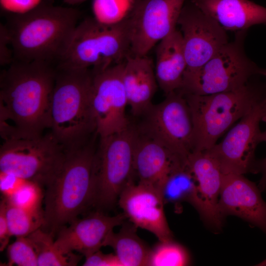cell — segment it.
Returning <instances> with one entry per match:
<instances>
[{
  "mask_svg": "<svg viewBox=\"0 0 266 266\" xmlns=\"http://www.w3.org/2000/svg\"><path fill=\"white\" fill-rule=\"evenodd\" d=\"M53 64L13 60L0 76V124L10 122L1 135L34 137L49 129L52 92L56 75Z\"/></svg>",
  "mask_w": 266,
  "mask_h": 266,
  "instance_id": "6da1fadb",
  "label": "cell"
},
{
  "mask_svg": "<svg viewBox=\"0 0 266 266\" xmlns=\"http://www.w3.org/2000/svg\"><path fill=\"white\" fill-rule=\"evenodd\" d=\"M80 16L76 9L41 3L26 12L9 15L4 25L13 60L56 64Z\"/></svg>",
  "mask_w": 266,
  "mask_h": 266,
  "instance_id": "7a4b0ae2",
  "label": "cell"
},
{
  "mask_svg": "<svg viewBox=\"0 0 266 266\" xmlns=\"http://www.w3.org/2000/svg\"><path fill=\"white\" fill-rule=\"evenodd\" d=\"M96 151L86 144L67 151L60 169L45 187L43 231L55 236L61 229L92 206Z\"/></svg>",
  "mask_w": 266,
  "mask_h": 266,
  "instance_id": "3957f363",
  "label": "cell"
},
{
  "mask_svg": "<svg viewBox=\"0 0 266 266\" xmlns=\"http://www.w3.org/2000/svg\"><path fill=\"white\" fill-rule=\"evenodd\" d=\"M49 110L51 133L67 151L85 144L96 132L91 105V68L58 69Z\"/></svg>",
  "mask_w": 266,
  "mask_h": 266,
  "instance_id": "277c9868",
  "label": "cell"
},
{
  "mask_svg": "<svg viewBox=\"0 0 266 266\" xmlns=\"http://www.w3.org/2000/svg\"><path fill=\"white\" fill-rule=\"evenodd\" d=\"M130 50L127 17L111 23L87 17L75 27L56 67L102 69L124 62Z\"/></svg>",
  "mask_w": 266,
  "mask_h": 266,
  "instance_id": "5b68a950",
  "label": "cell"
},
{
  "mask_svg": "<svg viewBox=\"0 0 266 266\" xmlns=\"http://www.w3.org/2000/svg\"><path fill=\"white\" fill-rule=\"evenodd\" d=\"M183 94L193 120V151L210 149L236 121L266 97L259 88L248 83L237 90L211 95Z\"/></svg>",
  "mask_w": 266,
  "mask_h": 266,
  "instance_id": "8992f818",
  "label": "cell"
},
{
  "mask_svg": "<svg viewBox=\"0 0 266 266\" xmlns=\"http://www.w3.org/2000/svg\"><path fill=\"white\" fill-rule=\"evenodd\" d=\"M246 31L236 32L233 41L225 45L202 66L185 72L183 93L207 95L238 89L261 68L251 61L244 50Z\"/></svg>",
  "mask_w": 266,
  "mask_h": 266,
  "instance_id": "52a82bcc",
  "label": "cell"
},
{
  "mask_svg": "<svg viewBox=\"0 0 266 266\" xmlns=\"http://www.w3.org/2000/svg\"><path fill=\"white\" fill-rule=\"evenodd\" d=\"M137 129L100 138L96 151V179L93 206L101 211L118 202L122 191L133 182V155Z\"/></svg>",
  "mask_w": 266,
  "mask_h": 266,
  "instance_id": "ba28073f",
  "label": "cell"
},
{
  "mask_svg": "<svg viewBox=\"0 0 266 266\" xmlns=\"http://www.w3.org/2000/svg\"><path fill=\"white\" fill-rule=\"evenodd\" d=\"M67 151L51 133L34 137H11L1 145L0 172L38 183L51 181L61 166Z\"/></svg>",
  "mask_w": 266,
  "mask_h": 266,
  "instance_id": "9c48e42d",
  "label": "cell"
},
{
  "mask_svg": "<svg viewBox=\"0 0 266 266\" xmlns=\"http://www.w3.org/2000/svg\"><path fill=\"white\" fill-rule=\"evenodd\" d=\"M157 104H152L142 115L140 133L162 143L174 153L187 159L193 151V123L184 94L169 93Z\"/></svg>",
  "mask_w": 266,
  "mask_h": 266,
  "instance_id": "30bf717a",
  "label": "cell"
},
{
  "mask_svg": "<svg viewBox=\"0 0 266 266\" xmlns=\"http://www.w3.org/2000/svg\"><path fill=\"white\" fill-rule=\"evenodd\" d=\"M262 103L243 117L220 143L206 150L223 174L244 175L259 172V161L256 160L255 151L261 142L260 123L264 117Z\"/></svg>",
  "mask_w": 266,
  "mask_h": 266,
  "instance_id": "8fae6325",
  "label": "cell"
},
{
  "mask_svg": "<svg viewBox=\"0 0 266 266\" xmlns=\"http://www.w3.org/2000/svg\"><path fill=\"white\" fill-rule=\"evenodd\" d=\"M124 62L104 69H92L91 105L100 138L126 130L130 125L126 109L128 99L122 80Z\"/></svg>",
  "mask_w": 266,
  "mask_h": 266,
  "instance_id": "7c38bea8",
  "label": "cell"
},
{
  "mask_svg": "<svg viewBox=\"0 0 266 266\" xmlns=\"http://www.w3.org/2000/svg\"><path fill=\"white\" fill-rule=\"evenodd\" d=\"M185 0H135L127 17L130 55L143 56L176 29Z\"/></svg>",
  "mask_w": 266,
  "mask_h": 266,
  "instance_id": "4fadbf2b",
  "label": "cell"
},
{
  "mask_svg": "<svg viewBox=\"0 0 266 266\" xmlns=\"http://www.w3.org/2000/svg\"><path fill=\"white\" fill-rule=\"evenodd\" d=\"M177 25L182 35L186 70L200 67L229 42L226 31L190 1L184 5Z\"/></svg>",
  "mask_w": 266,
  "mask_h": 266,
  "instance_id": "5bb4252c",
  "label": "cell"
},
{
  "mask_svg": "<svg viewBox=\"0 0 266 266\" xmlns=\"http://www.w3.org/2000/svg\"><path fill=\"white\" fill-rule=\"evenodd\" d=\"M118 202L126 217L136 228L149 231L159 241L173 239L164 211L165 202L158 189L133 182L122 191Z\"/></svg>",
  "mask_w": 266,
  "mask_h": 266,
  "instance_id": "9a60e30c",
  "label": "cell"
},
{
  "mask_svg": "<svg viewBox=\"0 0 266 266\" xmlns=\"http://www.w3.org/2000/svg\"><path fill=\"white\" fill-rule=\"evenodd\" d=\"M126 218L123 213L110 216L97 210L61 229L55 244L64 254L77 252L85 258L100 250L108 234L123 224Z\"/></svg>",
  "mask_w": 266,
  "mask_h": 266,
  "instance_id": "2e32d148",
  "label": "cell"
},
{
  "mask_svg": "<svg viewBox=\"0 0 266 266\" xmlns=\"http://www.w3.org/2000/svg\"><path fill=\"white\" fill-rule=\"evenodd\" d=\"M261 192L243 175L224 174L218 203L221 215L239 217L266 234V202Z\"/></svg>",
  "mask_w": 266,
  "mask_h": 266,
  "instance_id": "e0dca14e",
  "label": "cell"
},
{
  "mask_svg": "<svg viewBox=\"0 0 266 266\" xmlns=\"http://www.w3.org/2000/svg\"><path fill=\"white\" fill-rule=\"evenodd\" d=\"M135 142L133 166L138 182L160 191L171 171L184 159L162 143L137 130Z\"/></svg>",
  "mask_w": 266,
  "mask_h": 266,
  "instance_id": "ac0fdd59",
  "label": "cell"
},
{
  "mask_svg": "<svg viewBox=\"0 0 266 266\" xmlns=\"http://www.w3.org/2000/svg\"><path fill=\"white\" fill-rule=\"evenodd\" d=\"M187 163L196 179L204 211L201 217L208 227L220 230L224 218L218 207L223 173L207 151H193Z\"/></svg>",
  "mask_w": 266,
  "mask_h": 266,
  "instance_id": "d6986e66",
  "label": "cell"
},
{
  "mask_svg": "<svg viewBox=\"0 0 266 266\" xmlns=\"http://www.w3.org/2000/svg\"><path fill=\"white\" fill-rule=\"evenodd\" d=\"M122 80L132 114L143 115L153 104L158 86L153 61L147 55L129 54L124 62Z\"/></svg>",
  "mask_w": 266,
  "mask_h": 266,
  "instance_id": "ffe728a7",
  "label": "cell"
},
{
  "mask_svg": "<svg viewBox=\"0 0 266 266\" xmlns=\"http://www.w3.org/2000/svg\"><path fill=\"white\" fill-rule=\"evenodd\" d=\"M226 31L266 24V8L249 0H189Z\"/></svg>",
  "mask_w": 266,
  "mask_h": 266,
  "instance_id": "44dd1931",
  "label": "cell"
},
{
  "mask_svg": "<svg viewBox=\"0 0 266 266\" xmlns=\"http://www.w3.org/2000/svg\"><path fill=\"white\" fill-rule=\"evenodd\" d=\"M186 68L182 33L176 29L159 42L156 51V77L166 95L182 88Z\"/></svg>",
  "mask_w": 266,
  "mask_h": 266,
  "instance_id": "7402d4cb",
  "label": "cell"
},
{
  "mask_svg": "<svg viewBox=\"0 0 266 266\" xmlns=\"http://www.w3.org/2000/svg\"><path fill=\"white\" fill-rule=\"evenodd\" d=\"M165 204L174 205L176 210L183 202L193 206L202 217L204 207L200 198L197 182L187 161L177 165L170 172L161 188Z\"/></svg>",
  "mask_w": 266,
  "mask_h": 266,
  "instance_id": "603a6c76",
  "label": "cell"
},
{
  "mask_svg": "<svg viewBox=\"0 0 266 266\" xmlns=\"http://www.w3.org/2000/svg\"><path fill=\"white\" fill-rule=\"evenodd\" d=\"M136 227L124 225L118 233L111 231L106 236L103 246H110L121 266H148L151 248L136 233Z\"/></svg>",
  "mask_w": 266,
  "mask_h": 266,
  "instance_id": "cb8c5ba5",
  "label": "cell"
},
{
  "mask_svg": "<svg viewBox=\"0 0 266 266\" xmlns=\"http://www.w3.org/2000/svg\"><path fill=\"white\" fill-rule=\"evenodd\" d=\"M37 257L38 266H74L82 255L62 253L55 244V236L39 228L27 236Z\"/></svg>",
  "mask_w": 266,
  "mask_h": 266,
  "instance_id": "d4e9b609",
  "label": "cell"
},
{
  "mask_svg": "<svg viewBox=\"0 0 266 266\" xmlns=\"http://www.w3.org/2000/svg\"><path fill=\"white\" fill-rule=\"evenodd\" d=\"M191 263L187 249L173 239L159 241L151 249L149 264L150 266H185Z\"/></svg>",
  "mask_w": 266,
  "mask_h": 266,
  "instance_id": "484cf974",
  "label": "cell"
},
{
  "mask_svg": "<svg viewBox=\"0 0 266 266\" xmlns=\"http://www.w3.org/2000/svg\"><path fill=\"white\" fill-rule=\"evenodd\" d=\"M5 212L11 236H27L37 229L41 228L43 224V215L27 211L9 203L7 200Z\"/></svg>",
  "mask_w": 266,
  "mask_h": 266,
  "instance_id": "4316f807",
  "label": "cell"
},
{
  "mask_svg": "<svg viewBox=\"0 0 266 266\" xmlns=\"http://www.w3.org/2000/svg\"><path fill=\"white\" fill-rule=\"evenodd\" d=\"M38 183L26 180L11 197L6 199L10 204L32 213L43 215L42 209L44 192Z\"/></svg>",
  "mask_w": 266,
  "mask_h": 266,
  "instance_id": "83f0119b",
  "label": "cell"
},
{
  "mask_svg": "<svg viewBox=\"0 0 266 266\" xmlns=\"http://www.w3.org/2000/svg\"><path fill=\"white\" fill-rule=\"evenodd\" d=\"M6 248L7 266H38L36 253L27 236L16 237Z\"/></svg>",
  "mask_w": 266,
  "mask_h": 266,
  "instance_id": "f1b7e54d",
  "label": "cell"
},
{
  "mask_svg": "<svg viewBox=\"0 0 266 266\" xmlns=\"http://www.w3.org/2000/svg\"><path fill=\"white\" fill-rule=\"evenodd\" d=\"M26 180L11 173L0 172V191L3 198L11 197Z\"/></svg>",
  "mask_w": 266,
  "mask_h": 266,
  "instance_id": "f546056e",
  "label": "cell"
},
{
  "mask_svg": "<svg viewBox=\"0 0 266 266\" xmlns=\"http://www.w3.org/2000/svg\"><path fill=\"white\" fill-rule=\"evenodd\" d=\"M84 266H121L114 253L104 254L100 250L85 257Z\"/></svg>",
  "mask_w": 266,
  "mask_h": 266,
  "instance_id": "4dcf8cb0",
  "label": "cell"
},
{
  "mask_svg": "<svg viewBox=\"0 0 266 266\" xmlns=\"http://www.w3.org/2000/svg\"><path fill=\"white\" fill-rule=\"evenodd\" d=\"M6 27L4 24L0 26V64L4 66L10 65L13 61L12 49Z\"/></svg>",
  "mask_w": 266,
  "mask_h": 266,
  "instance_id": "1f68e13d",
  "label": "cell"
},
{
  "mask_svg": "<svg viewBox=\"0 0 266 266\" xmlns=\"http://www.w3.org/2000/svg\"><path fill=\"white\" fill-rule=\"evenodd\" d=\"M6 200L3 198L0 202V250L3 251L9 245L11 236L6 217Z\"/></svg>",
  "mask_w": 266,
  "mask_h": 266,
  "instance_id": "d6a6232c",
  "label": "cell"
},
{
  "mask_svg": "<svg viewBox=\"0 0 266 266\" xmlns=\"http://www.w3.org/2000/svg\"><path fill=\"white\" fill-rule=\"evenodd\" d=\"M39 0H1L5 9L15 13H23L30 10L38 4Z\"/></svg>",
  "mask_w": 266,
  "mask_h": 266,
  "instance_id": "836d02e7",
  "label": "cell"
},
{
  "mask_svg": "<svg viewBox=\"0 0 266 266\" xmlns=\"http://www.w3.org/2000/svg\"><path fill=\"white\" fill-rule=\"evenodd\" d=\"M261 142H266V130L261 134ZM259 172L262 173V177L260 180L258 187L260 190L264 191L266 189V157L259 163Z\"/></svg>",
  "mask_w": 266,
  "mask_h": 266,
  "instance_id": "e575fe53",
  "label": "cell"
},
{
  "mask_svg": "<svg viewBox=\"0 0 266 266\" xmlns=\"http://www.w3.org/2000/svg\"><path fill=\"white\" fill-rule=\"evenodd\" d=\"M261 74L266 76V69H262ZM262 106L264 113V117L263 121L266 122V97L263 101Z\"/></svg>",
  "mask_w": 266,
  "mask_h": 266,
  "instance_id": "d590c367",
  "label": "cell"
},
{
  "mask_svg": "<svg viewBox=\"0 0 266 266\" xmlns=\"http://www.w3.org/2000/svg\"><path fill=\"white\" fill-rule=\"evenodd\" d=\"M87 0H64V2L70 5H74L82 3Z\"/></svg>",
  "mask_w": 266,
  "mask_h": 266,
  "instance_id": "8d00e7d4",
  "label": "cell"
},
{
  "mask_svg": "<svg viewBox=\"0 0 266 266\" xmlns=\"http://www.w3.org/2000/svg\"><path fill=\"white\" fill-rule=\"evenodd\" d=\"M256 266H266V259L259 263L258 264L256 265Z\"/></svg>",
  "mask_w": 266,
  "mask_h": 266,
  "instance_id": "74e56055",
  "label": "cell"
}]
</instances>
